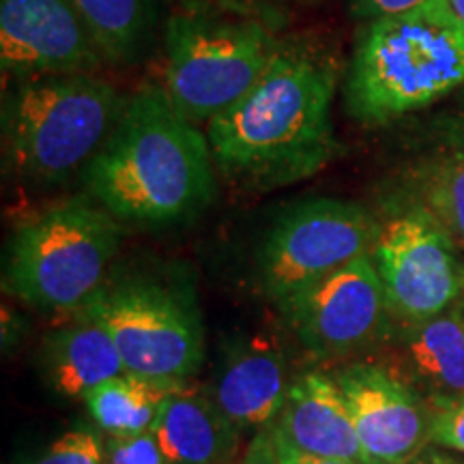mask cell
<instances>
[{"mask_svg":"<svg viewBox=\"0 0 464 464\" xmlns=\"http://www.w3.org/2000/svg\"><path fill=\"white\" fill-rule=\"evenodd\" d=\"M82 314L112 335L127 372L189 381L205 362V329L194 290L179 280L123 276L92 295Z\"/></svg>","mask_w":464,"mask_h":464,"instance_id":"7","label":"cell"},{"mask_svg":"<svg viewBox=\"0 0 464 464\" xmlns=\"http://www.w3.org/2000/svg\"><path fill=\"white\" fill-rule=\"evenodd\" d=\"M282 42L252 15L205 5L179 9L166 24L164 89L191 123H208L266 73Z\"/></svg>","mask_w":464,"mask_h":464,"instance_id":"6","label":"cell"},{"mask_svg":"<svg viewBox=\"0 0 464 464\" xmlns=\"http://www.w3.org/2000/svg\"><path fill=\"white\" fill-rule=\"evenodd\" d=\"M188 381H158L125 372L110 379L86 396V409L102 432L110 437H133L149 432L168 396Z\"/></svg>","mask_w":464,"mask_h":464,"instance_id":"18","label":"cell"},{"mask_svg":"<svg viewBox=\"0 0 464 464\" xmlns=\"http://www.w3.org/2000/svg\"><path fill=\"white\" fill-rule=\"evenodd\" d=\"M370 258L400 323L437 316L454 307L464 293V263L456 239L426 207L409 208L381 226Z\"/></svg>","mask_w":464,"mask_h":464,"instance_id":"9","label":"cell"},{"mask_svg":"<svg viewBox=\"0 0 464 464\" xmlns=\"http://www.w3.org/2000/svg\"><path fill=\"white\" fill-rule=\"evenodd\" d=\"M239 464H282L280 456L276 451L274 439H271L266 428L254 434L252 443H249L246 456L241 458Z\"/></svg>","mask_w":464,"mask_h":464,"instance_id":"25","label":"cell"},{"mask_svg":"<svg viewBox=\"0 0 464 464\" xmlns=\"http://www.w3.org/2000/svg\"><path fill=\"white\" fill-rule=\"evenodd\" d=\"M423 205L464 246V149L439 160L421 185Z\"/></svg>","mask_w":464,"mask_h":464,"instance_id":"20","label":"cell"},{"mask_svg":"<svg viewBox=\"0 0 464 464\" xmlns=\"http://www.w3.org/2000/svg\"><path fill=\"white\" fill-rule=\"evenodd\" d=\"M271 437L310 456L370 464L334 376L310 370L288 385Z\"/></svg>","mask_w":464,"mask_h":464,"instance_id":"13","label":"cell"},{"mask_svg":"<svg viewBox=\"0 0 464 464\" xmlns=\"http://www.w3.org/2000/svg\"><path fill=\"white\" fill-rule=\"evenodd\" d=\"M381 224L368 208L342 198H305L276 218L258 247L256 269L277 307L346 266L370 256Z\"/></svg>","mask_w":464,"mask_h":464,"instance_id":"8","label":"cell"},{"mask_svg":"<svg viewBox=\"0 0 464 464\" xmlns=\"http://www.w3.org/2000/svg\"><path fill=\"white\" fill-rule=\"evenodd\" d=\"M314 357H344L390 335L392 310L370 256H362L280 307Z\"/></svg>","mask_w":464,"mask_h":464,"instance_id":"10","label":"cell"},{"mask_svg":"<svg viewBox=\"0 0 464 464\" xmlns=\"http://www.w3.org/2000/svg\"><path fill=\"white\" fill-rule=\"evenodd\" d=\"M106 464H166L153 432L106 440Z\"/></svg>","mask_w":464,"mask_h":464,"instance_id":"22","label":"cell"},{"mask_svg":"<svg viewBox=\"0 0 464 464\" xmlns=\"http://www.w3.org/2000/svg\"><path fill=\"white\" fill-rule=\"evenodd\" d=\"M150 432L166 464H226L241 434L216 400L189 385L168 396Z\"/></svg>","mask_w":464,"mask_h":464,"instance_id":"17","label":"cell"},{"mask_svg":"<svg viewBox=\"0 0 464 464\" xmlns=\"http://www.w3.org/2000/svg\"><path fill=\"white\" fill-rule=\"evenodd\" d=\"M430 413L432 443L464 454V400L434 406V409H430Z\"/></svg>","mask_w":464,"mask_h":464,"instance_id":"23","label":"cell"},{"mask_svg":"<svg viewBox=\"0 0 464 464\" xmlns=\"http://www.w3.org/2000/svg\"><path fill=\"white\" fill-rule=\"evenodd\" d=\"M406 464H464V460L450 456V454H443V451H439V450L426 448L420 456H415L413 460L406 462Z\"/></svg>","mask_w":464,"mask_h":464,"instance_id":"27","label":"cell"},{"mask_svg":"<svg viewBox=\"0 0 464 464\" xmlns=\"http://www.w3.org/2000/svg\"><path fill=\"white\" fill-rule=\"evenodd\" d=\"M39 368L45 385L65 400H86L92 390L127 372L112 335L82 312L42 342Z\"/></svg>","mask_w":464,"mask_h":464,"instance_id":"16","label":"cell"},{"mask_svg":"<svg viewBox=\"0 0 464 464\" xmlns=\"http://www.w3.org/2000/svg\"><path fill=\"white\" fill-rule=\"evenodd\" d=\"M125 103L97 73L7 82L0 114L5 168L37 188L69 181L102 149Z\"/></svg>","mask_w":464,"mask_h":464,"instance_id":"4","label":"cell"},{"mask_svg":"<svg viewBox=\"0 0 464 464\" xmlns=\"http://www.w3.org/2000/svg\"><path fill=\"white\" fill-rule=\"evenodd\" d=\"M89 196L110 216L164 228L198 216L216 196L207 131L174 108L164 86L144 84L82 170Z\"/></svg>","mask_w":464,"mask_h":464,"instance_id":"2","label":"cell"},{"mask_svg":"<svg viewBox=\"0 0 464 464\" xmlns=\"http://www.w3.org/2000/svg\"><path fill=\"white\" fill-rule=\"evenodd\" d=\"M274 445H276V451H277V456H280L282 464H359V462H351V460H338V458H321V456L304 454V451L290 448V445L282 443V440H276V439H274Z\"/></svg>","mask_w":464,"mask_h":464,"instance_id":"26","label":"cell"},{"mask_svg":"<svg viewBox=\"0 0 464 464\" xmlns=\"http://www.w3.org/2000/svg\"><path fill=\"white\" fill-rule=\"evenodd\" d=\"M464 84V22L445 0L368 22L344 75V108L374 127L417 112Z\"/></svg>","mask_w":464,"mask_h":464,"instance_id":"3","label":"cell"},{"mask_svg":"<svg viewBox=\"0 0 464 464\" xmlns=\"http://www.w3.org/2000/svg\"><path fill=\"white\" fill-rule=\"evenodd\" d=\"M288 385L282 348L265 335H249L228 346L208 396L241 432H258L280 413Z\"/></svg>","mask_w":464,"mask_h":464,"instance_id":"14","label":"cell"},{"mask_svg":"<svg viewBox=\"0 0 464 464\" xmlns=\"http://www.w3.org/2000/svg\"><path fill=\"white\" fill-rule=\"evenodd\" d=\"M103 61L125 65L147 48L158 26V0H69Z\"/></svg>","mask_w":464,"mask_h":464,"instance_id":"19","label":"cell"},{"mask_svg":"<svg viewBox=\"0 0 464 464\" xmlns=\"http://www.w3.org/2000/svg\"><path fill=\"white\" fill-rule=\"evenodd\" d=\"M103 63L69 0H0L5 84L44 75L97 73Z\"/></svg>","mask_w":464,"mask_h":464,"instance_id":"11","label":"cell"},{"mask_svg":"<svg viewBox=\"0 0 464 464\" xmlns=\"http://www.w3.org/2000/svg\"><path fill=\"white\" fill-rule=\"evenodd\" d=\"M385 365L428 406L464 400V316L456 307L417 323H402Z\"/></svg>","mask_w":464,"mask_h":464,"instance_id":"15","label":"cell"},{"mask_svg":"<svg viewBox=\"0 0 464 464\" xmlns=\"http://www.w3.org/2000/svg\"><path fill=\"white\" fill-rule=\"evenodd\" d=\"M121 239L119 219L95 200H63L11 235L3 286L37 310L78 314L106 284Z\"/></svg>","mask_w":464,"mask_h":464,"instance_id":"5","label":"cell"},{"mask_svg":"<svg viewBox=\"0 0 464 464\" xmlns=\"http://www.w3.org/2000/svg\"><path fill=\"white\" fill-rule=\"evenodd\" d=\"M24 464H106V443L91 428H73Z\"/></svg>","mask_w":464,"mask_h":464,"instance_id":"21","label":"cell"},{"mask_svg":"<svg viewBox=\"0 0 464 464\" xmlns=\"http://www.w3.org/2000/svg\"><path fill=\"white\" fill-rule=\"evenodd\" d=\"M370 464H406L430 440V406L381 363H351L334 374Z\"/></svg>","mask_w":464,"mask_h":464,"instance_id":"12","label":"cell"},{"mask_svg":"<svg viewBox=\"0 0 464 464\" xmlns=\"http://www.w3.org/2000/svg\"><path fill=\"white\" fill-rule=\"evenodd\" d=\"M338 61L310 44H282L263 78L207 123L219 174L246 191L305 181L340 153L332 108Z\"/></svg>","mask_w":464,"mask_h":464,"instance_id":"1","label":"cell"},{"mask_svg":"<svg viewBox=\"0 0 464 464\" xmlns=\"http://www.w3.org/2000/svg\"><path fill=\"white\" fill-rule=\"evenodd\" d=\"M423 3H428V0H348V11L355 20L368 24V22L381 20V17L404 14V11L420 7Z\"/></svg>","mask_w":464,"mask_h":464,"instance_id":"24","label":"cell"},{"mask_svg":"<svg viewBox=\"0 0 464 464\" xmlns=\"http://www.w3.org/2000/svg\"><path fill=\"white\" fill-rule=\"evenodd\" d=\"M445 3L450 5V9L454 11L458 20L464 22V0H445Z\"/></svg>","mask_w":464,"mask_h":464,"instance_id":"28","label":"cell"}]
</instances>
